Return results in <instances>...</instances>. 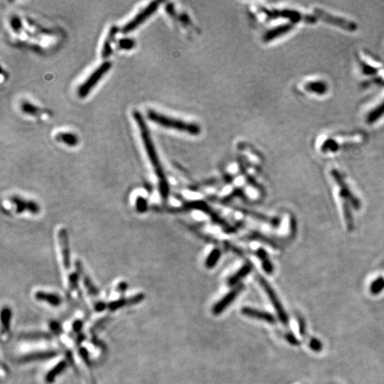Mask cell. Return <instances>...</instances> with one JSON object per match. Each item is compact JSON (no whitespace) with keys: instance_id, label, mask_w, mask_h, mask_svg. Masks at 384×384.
<instances>
[{"instance_id":"1","label":"cell","mask_w":384,"mask_h":384,"mask_svg":"<svg viewBox=\"0 0 384 384\" xmlns=\"http://www.w3.org/2000/svg\"><path fill=\"white\" fill-rule=\"evenodd\" d=\"M134 118L139 127L141 136L143 141L144 147L146 149L149 160H151L152 166L155 170L156 175L159 177V184H160V192L162 198L167 200L169 195V186L166 176L164 174L163 168L161 167L159 157L156 152L154 144L152 142V137L150 135V132L148 130L147 125L143 119V116L140 114L138 111H134Z\"/></svg>"},{"instance_id":"2","label":"cell","mask_w":384,"mask_h":384,"mask_svg":"<svg viewBox=\"0 0 384 384\" xmlns=\"http://www.w3.org/2000/svg\"><path fill=\"white\" fill-rule=\"evenodd\" d=\"M148 119L161 127L172 128L178 131L188 133L190 135H196L200 133V127L196 124L184 122L180 119L169 118L152 110L148 111Z\"/></svg>"},{"instance_id":"3","label":"cell","mask_w":384,"mask_h":384,"mask_svg":"<svg viewBox=\"0 0 384 384\" xmlns=\"http://www.w3.org/2000/svg\"><path fill=\"white\" fill-rule=\"evenodd\" d=\"M111 68V62L105 61L102 65L94 70V73L91 74L89 78L82 84L78 88V94L79 97H86L87 94L90 93V91L94 88L95 85L100 81V79L109 71Z\"/></svg>"},{"instance_id":"4","label":"cell","mask_w":384,"mask_h":384,"mask_svg":"<svg viewBox=\"0 0 384 384\" xmlns=\"http://www.w3.org/2000/svg\"><path fill=\"white\" fill-rule=\"evenodd\" d=\"M258 280L260 285L262 286V288L265 290L266 294L268 295V297L270 299V303H272L275 311L278 314V319L282 322L284 325H287L289 322V318H288V315L286 313V311H285V309L283 308L282 303L279 301L278 295L276 294V292L273 290V288L271 287L270 284L268 283V281L262 278V277H258Z\"/></svg>"},{"instance_id":"5","label":"cell","mask_w":384,"mask_h":384,"mask_svg":"<svg viewBox=\"0 0 384 384\" xmlns=\"http://www.w3.org/2000/svg\"><path fill=\"white\" fill-rule=\"evenodd\" d=\"M159 5H160L159 2L151 3L146 8L143 9V11H141L133 20H130L128 23L123 27L122 32L126 34L135 30L137 27H139L140 25L147 20L149 17L152 16V13L155 12L159 8Z\"/></svg>"},{"instance_id":"6","label":"cell","mask_w":384,"mask_h":384,"mask_svg":"<svg viewBox=\"0 0 384 384\" xmlns=\"http://www.w3.org/2000/svg\"><path fill=\"white\" fill-rule=\"evenodd\" d=\"M315 12L320 19L325 20L326 22L338 26L340 28H343V29L349 30V31H355L358 28L357 24L352 20H348L346 19H344V18H340V17L333 16L330 13L324 12L322 10L316 9Z\"/></svg>"},{"instance_id":"7","label":"cell","mask_w":384,"mask_h":384,"mask_svg":"<svg viewBox=\"0 0 384 384\" xmlns=\"http://www.w3.org/2000/svg\"><path fill=\"white\" fill-rule=\"evenodd\" d=\"M332 175L334 176V179L336 181V183L338 184L340 189H341L340 190V195L343 196L344 198H345L346 200L350 201V203L352 204V206L356 210L360 209V206H361L360 201L352 194L351 190L348 187L347 184H345L343 177L340 176L339 173L337 172L336 170H333Z\"/></svg>"},{"instance_id":"8","label":"cell","mask_w":384,"mask_h":384,"mask_svg":"<svg viewBox=\"0 0 384 384\" xmlns=\"http://www.w3.org/2000/svg\"><path fill=\"white\" fill-rule=\"evenodd\" d=\"M243 289H244V286L242 284L237 285L233 290L230 291L229 294H226L224 297L221 299V301H219L213 306L212 310V314H221V312L224 311L227 307H229V304H231L233 303V301H235V299L237 298V295L241 293V291Z\"/></svg>"},{"instance_id":"9","label":"cell","mask_w":384,"mask_h":384,"mask_svg":"<svg viewBox=\"0 0 384 384\" xmlns=\"http://www.w3.org/2000/svg\"><path fill=\"white\" fill-rule=\"evenodd\" d=\"M270 17H284L290 19L292 21H304V22H309V23H314L316 21V18L310 15H303V13L294 11H289V10H283V11H274L270 12L269 14Z\"/></svg>"},{"instance_id":"10","label":"cell","mask_w":384,"mask_h":384,"mask_svg":"<svg viewBox=\"0 0 384 384\" xmlns=\"http://www.w3.org/2000/svg\"><path fill=\"white\" fill-rule=\"evenodd\" d=\"M59 242L61 247V256L63 260V265L66 269H69L70 266V245H69V237L68 232L65 229L59 230Z\"/></svg>"},{"instance_id":"11","label":"cell","mask_w":384,"mask_h":384,"mask_svg":"<svg viewBox=\"0 0 384 384\" xmlns=\"http://www.w3.org/2000/svg\"><path fill=\"white\" fill-rule=\"evenodd\" d=\"M241 312L244 316L249 317L252 319H260V320L265 321L269 324L276 323L275 317L267 311H260V310L253 309V308H249V307H245L242 309Z\"/></svg>"},{"instance_id":"12","label":"cell","mask_w":384,"mask_h":384,"mask_svg":"<svg viewBox=\"0 0 384 384\" xmlns=\"http://www.w3.org/2000/svg\"><path fill=\"white\" fill-rule=\"evenodd\" d=\"M57 355L56 352H39L30 353L28 355L23 356L19 359V362L20 363H28L31 361H36V360H48L54 358Z\"/></svg>"},{"instance_id":"13","label":"cell","mask_w":384,"mask_h":384,"mask_svg":"<svg viewBox=\"0 0 384 384\" xmlns=\"http://www.w3.org/2000/svg\"><path fill=\"white\" fill-rule=\"evenodd\" d=\"M294 28V26L291 24H285L282 26H279L278 28H275V29L269 30L268 32H266L263 36V40L265 42L268 41L273 40L277 37H280L283 34H286L288 33L290 30H292Z\"/></svg>"},{"instance_id":"14","label":"cell","mask_w":384,"mask_h":384,"mask_svg":"<svg viewBox=\"0 0 384 384\" xmlns=\"http://www.w3.org/2000/svg\"><path fill=\"white\" fill-rule=\"evenodd\" d=\"M251 270H252V265L249 263H246L228 279V285L230 286H237V283L246 277L251 272Z\"/></svg>"},{"instance_id":"15","label":"cell","mask_w":384,"mask_h":384,"mask_svg":"<svg viewBox=\"0 0 384 384\" xmlns=\"http://www.w3.org/2000/svg\"><path fill=\"white\" fill-rule=\"evenodd\" d=\"M35 298L37 299V301L45 302L54 307L59 306L61 303V298L57 294H48L42 291H38L35 294Z\"/></svg>"},{"instance_id":"16","label":"cell","mask_w":384,"mask_h":384,"mask_svg":"<svg viewBox=\"0 0 384 384\" xmlns=\"http://www.w3.org/2000/svg\"><path fill=\"white\" fill-rule=\"evenodd\" d=\"M256 254H257L258 258L261 260L262 268H263V270H264L266 273L269 274V275H271V274L273 273V264H272V262L270 261L269 254L266 252L265 250L262 249V248H259L256 251Z\"/></svg>"},{"instance_id":"17","label":"cell","mask_w":384,"mask_h":384,"mask_svg":"<svg viewBox=\"0 0 384 384\" xmlns=\"http://www.w3.org/2000/svg\"><path fill=\"white\" fill-rule=\"evenodd\" d=\"M118 30L119 29H118L117 27H112L111 30H110L109 35L107 37L106 41H105L103 47H102V57L108 58L111 55V52H112L111 46V42L114 40L115 36H116V34L118 32Z\"/></svg>"},{"instance_id":"18","label":"cell","mask_w":384,"mask_h":384,"mask_svg":"<svg viewBox=\"0 0 384 384\" xmlns=\"http://www.w3.org/2000/svg\"><path fill=\"white\" fill-rule=\"evenodd\" d=\"M66 367H67V362L66 361H61L60 363H58L54 368L51 369V371L47 373V375L45 376L46 383H48V384L53 383L54 379L56 378V376H59L65 369Z\"/></svg>"},{"instance_id":"19","label":"cell","mask_w":384,"mask_h":384,"mask_svg":"<svg viewBox=\"0 0 384 384\" xmlns=\"http://www.w3.org/2000/svg\"><path fill=\"white\" fill-rule=\"evenodd\" d=\"M384 115V101L374 109L367 118V122L368 124H374L376 122L378 119H380Z\"/></svg>"},{"instance_id":"20","label":"cell","mask_w":384,"mask_h":384,"mask_svg":"<svg viewBox=\"0 0 384 384\" xmlns=\"http://www.w3.org/2000/svg\"><path fill=\"white\" fill-rule=\"evenodd\" d=\"M221 250L215 248L212 250L211 253H209L208 257L205 260L204 265L207 269H212L214 266L216 265L217 262L221 258Z\"/></svg>"},{"instance_id":"21","label":"cell","mask_w":384,"mask_h":384,"mask_svg":"<svg viewBox=\"0 0 384 384\" xmlns=\"http://www.w3.org/2000/svg\"><path fill=\"white\" fill-rule=\"evenodd\" d=\"M20 338L25 340L50 339L51 335L44 332H29L20 334Z\"/></svg>"},{"instance_id":"22","label":"cell","mask_w":384,"mask_h":384,"mask_svg":"<svg viewBox=\"0 0 384 384\" xmlns=\"http://www.w3.org/2000/svg\"><path fill=\"white\" fill-rule=\"evenodd\" d=\"M11 318H12V311L9 308H4L2 310L1 313V322H2V333L4 334V331L8 332L10 323H11Z\"/></svg>"},{"instance_id":"23","label":"cell","mask_w":384,"mask_h":384,"mask_svg":"<svg viewBox=\"0 0 384 384\" xmlns=\"http://www.w3.org/2000/svg\"><path fill=\"white\" fill-rule=\"evenodd\" d=\"M344 212L348 230L352 231L354 229V221H353V216H352L350 204L347 202H344Z\"/></svg>"},{"instance_id":"24","label":"cell","mask_w":384,"mask_h":384,"mask_svg":"<svg viewBox=\"0 0 384 384\" xmlns=\"http://www.w3.org/2000/svg\"><path fill=\"white\" fill-rule=\"evenodd\" d=\"M59 141L66 143L70 146H75L78 143V138L76 135L70 133H61L59 134L56 137Z\"/></svg>"},{"instance_id":"25","label":"cell","mask_w":384,"mask_h":384,"mask_svg":"<svg viewBox=\"0 0 384 384\" xmlns=\"http://www.w3.org/2000/svg\"><path fill=\"white\" fill-rule=\"evenodd\" d=\"M384 289V277H379L373 281L371 286H370V292L372 294H380L382 291Z\"/></svg>"},{"instance_id":"26","label":"cell","mask_w":384,"mask_h":384,"mask_svg":"<svg viewBox=\"0 0 384 384\" xmlns=\"http://www.w3.org/2000/svg\"><path fill=\"white\" fill-rule=\"evenodd\" d=\"M305 87L309 91L317 92L319 94H323V93L327 91V86L323 83H321V82H312V83L308 84Z\"/></svg>"},{"instance_id":"27","label":"cell","mask_w":384,"mask_h":384,"mask_svg":"<svg viewBox=\"0 0 384 384\" xmlns=\"http://www.w3.org/2000/svg\"><path fill=\"white\" fill-rule=\"evenodd\" d=\"M127 305H129L128 299L121 298L109 303L108 304V309L111 311H115L119 310L120 308H122V307L127 306Z\"/></svg>"},{"instance_id":"28","label":"cell","mask_w":384,"mask_h":384,"mask_svg":"<svg viewBox=\"0 0 384 384\" xmlns=\"http://www.w3.org/2000/svg\"><path fill=\"white\" fill-rule=\"evenodd\" d=\"M12 202L13 204H16L17 212H23L26 209L28 210V208H29V202H25V201L21 200V199L18 198V197H12Z\"/></svg>"},{"instance_id":"29","label":"cell","mask_w":384,"mask_h":384,"mask_svg":"<svg viewBox=\"0 0 384 384\" xmlns=\"http://www.w3.org/2000/svg\"><path fill=\"white\" fill-rule=\"evenodd\" d=\"M148 209L147 201L142 196H138L136 200V210L139 212H144Z\"/></svg>"},{"instance_id":"30","label":"cell","mask_w":384,"mask_h":384,"mask_svg":"<svg viewBox=\"0 0 384 384\" xmlns=\"http://www.w3.org/2000/svg\"><path fill=\"white\" fill-rule=\"evenodd\" d=\"M119 45L122 49L129 50L135 46V41L131 38H123L119 41Z\"/></svg>"},{"instance_id":"31","label":"cell","mask_w":384,"mask_h":384,"mask_svg":"<svg viewBox=\"0 0 384 384\" xmlns=\"http://www.w3.org/2000/svg\"><path fill=\"white\" fill-rule=\"evenodd\" d=\"M309 345L311 350L315 352H320L323 349V345L321 344V342L316 338H311Z\"/></svg>"},{"instance_id":"32","label":"cell","mask_w":384,"mask_h":384,"mask_svg":"<svg viewBox=\"0 0 384 384\" xmlns=\"http://www.w3.org/2000/svg\"><path fill=\"white\" fill-rule=\"evenodd\" d=\"M78 278H79V274H70V278H69V286H70V290H74V289L78 288Z\"/></svg>"},{"instance_id":"33","label":"cell","mask_w":384,"mask_h":384,"mask_svg":"<svg viewBox=\"0 0 384 384\" xmlns=\"http://www.w3.org/2000/svg\"><path fill=\"white\" fill-rule=\"evenodd\" d=\"M361 66H362V69H363L364 73L368 74V75H374V74H376L378 72L376 69L373 68L372 66L368 65V64L365 63V62H362V63H361Z\"/></svg>"},{"instance_id":"34","label":"cell","mask_w":384,"mask_h":384,"mask_svg":"<svg viewBox=\"0 0 384 384\" xmlns=\"http://www.w3.org/2000/svg\"><path fill=\"white\" fill-rule=\"evenodd\" d=\"M285 337H286V341H287L289 344H292V345L297 346V345L300 344V342L297 340V338H296L293 334H291V333L286 334Z\"/></svg>"},{"instance_id":"35","label":"cell","mask_w":384,"mask_h":384,"mask_svg":"<svg viewBox=\"0 0 384 384\" xmlns=\"http://www.w3.org/2000/svg\"><path fill=\"white\" fill-rule=\"evenodd\" d=\"M106 308H108V304L106 303H102V302H97V303H94V310L98 312L103 311Z\"/></svg>"},{"instance_id":"36","label":"cell","mask_w":384,"mask_h":384,"mask_svg":"<svg viewBox=\"0 0 384 384\" xmlns=\"http://www.w3.org/2000/svg\"><path fill=\"white\" fill-rule=\"evenodd\" d=\"M22 109L27 113H35V111H37V109L35 107L32 106L31 104H29V103H24L22 105Z\"/></svg>"},{"instance_id":"37","label":"cell","mask_w":384,"mask_h":384,"mask_svg":"<svg viewBox=\"0 0 384 384\" xmlns=\"http://www.w3.org/2000/svg\"><path fill=\"white\" fill-rule=\"evenodd\" d=\"M72 327H73V331L75 333H79L81 331L82 327H83V322L81 320H77L74 322Z\"/></svg>"},{"instance_id":"38","label":"cell","mask_w":384,"mask_h":384,"mask_svg":"<svg viewBox=\"0 0 384 384\" xmlns=\"http://www.w3.org/2000/svg\"><path fill=\"white\" fill-rule=\"evenodd\" d=\"M299 327H300L301 334H302V335H304L305 332H306V327H306V324H305L303 319H300L299 320Z\"/></svg>"},{"instance_id":"39","label":"cell","mask_w":384,"mask_h":384,"mask_svg":"<svg viewBox=\"0 0 384 384\" xmlns=\"http://www.w3.org/2000/svg\"><path fill=\"white\" fill-rule=\"evenodd\" d=\"M127 284L126 282L119 283V286L117 287L118 293H124L127 289Z\"/></svg>"},{"instance_id":"40","label":"cell","mask_w":384,"mask_h":384,"mask_svg":"<svg viewBox=\"0 0 384 384\" xmlns=\"http://www.w3.org/2000/svg\"><path fill=\"white\" fill-rule=\"evenodd\" d=\"M51 328H52V330L54 333H57V334H59L61 330V326L59 324L56 323V322H52L51 323Z\"/></svg>"},{"instance_id":"41","label":"cell","mask_w":384,"mask_h":384,"mask_svg":"<svg viewBox=\"0 0 384 384\" xmlns=\"http://www.w3.org/2000/svg\"><path fill=\"white\" fill-rule=\"evenodd\" d=\"M20 20L17 18H13L12 20V26L13 29H18V28L20 27Z\"/></svg>"}]
</instances>
